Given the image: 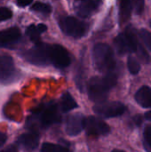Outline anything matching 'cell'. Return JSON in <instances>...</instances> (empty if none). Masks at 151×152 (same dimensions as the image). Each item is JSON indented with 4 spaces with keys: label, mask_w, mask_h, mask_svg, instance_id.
Returning <instances> with one entry per match:
<instances>
[{
    "label": "cell",
    "mask_w": 151,
    "mask_h": 152,
    "mask_svg": "<svg viewBox=\"0 0 151 152\" xmlns=\"http://www.w3.org/2000/svg\"><path fill=\"white\" fill-rule=\"evenodd\" d=\"M59 26L61 31L68 37L81 38L86 35L89 25L72 16H62L59 20Z\"/></svg>",
    "instance_id": "obj_4"
},
{
    "label": "cell",
    "mask_w": 151,
    "mask_h": 152,
    "mask_svg": "<svg viewBox=\"0 0 151 152\" xmlns=\"http://www.w3.org/2000/svg\"><path fill=\"white\" fill-rule=\"evenodd\" d=\"M12 17V12L10 8L2 6L0 7V22L10 20Z\"/></svg>",
    "instance_id": "obj_24"
},
{
    "label": "cell",
    "mask_w": 151,
    "mask_h": 152,
    "mask_svg": "<svg viewBox=\"0 0 151 152\" xmlns=\"http://www.w3.org/2000/svg\"><path fill=\"white\" fill-rule=\"evenodd\" d=\"M117 83V75L114 72L105 74L103 77H93L87 84V93L89 99L97 104L104 102L109 91L116 86Z\"/></svg>",
    "instance_id": "obj_1"
},
{
    "label": "cell",
    "mask_w": 151,
    "mask_h": 152,
    "mask_svg": "<svg viewBox=\"0 0 151 152\" xmlns=\"http://www.w3.org/2000/svg\"><path fill=\"white\" fill-rule=\"evenodd\" d=\"M144 135V141L146 144V149L151 150V126H147L143 132Z\"/></svg>",
    "instance_id": "obj_25"
},
{
    "label": "cell",
    "mask_w": 151,
    "mask_h": 152,
    "mask_svg": "<svg viewBox=\"0 0 151 152\" xmlns=\"http://www.w3.org/2000/svg\"><path fill=\"white\" fill-rule=\"evenodd\" d=\"M21 57L32 65L48 66L50 65L49 44L42 42L35 45L32 48L22 52Z\"/></svg>",
    "instance_id": "obj_5"
},
{
    "label": "cell",
    "mask_w": 151,
    "mask_h": 152,
    "mask_svg": "<svg viewBox=\"0 0 151 152\" xmlns=\"http://www.w3.org/2000/svg\"><path fill=\"white\" fill-rule=\"evenodd\" d=\"M145 118L149 121H151V110L145 113Z\"/></svg>",
    "instance_id": "obj_31"
},
{
    "label": "cell",
    "mask_w": 151,
    "mask_h": 152,
    "mask_svg": "<svg viewBox=\"0 0 151 152\" xmlns=\"http://www.w3.org/2000/svg\"><path fill=\"white\" fill-rule=\"evenodd\" d=\"M126 110V107L120 102H104L93 107L95 114L105 118H117L122 116Z\"/></svg>",
    "instance_id": "obj_8"
},
{
    "label": "cell",
    "mask_w": 151,
    "mask_h": 152,
    "mask_svg": "<svg viewBox=\"0 0 151 152\" xmlns=\"http://www.w3.org/2000/svg\"><path fill=\"white\" fill-rule=\"evenodd\" d=\"M6 140H7V135L4 133L0 132V148L5 143Z\"/></svg>",
    "instance_id": "obj_30"
},
{
    "label": "cell",
    "mask_w": 151,
    "mask_h": 152,
    "mask_svg": "<svg viewBox=\"0 0 151 152\" xmlns=\"http://www.w3.org/2000/svg\"><path fill=\"white\" fill-rule=\"evenodd\" d=\"M21 39V32L17 27L0 30V48H14Z\"/></svg>",
    "instance_id": "obj_11"
},
{
    "label": "cell",
    "mask_w": 151,
    "mask_h": 152,
    "mask_svg": "<svg viewBox=\"0 0 151 152\" xmlns=\"http://www.w3.org/2000/svg\"><path fill=\"white\" fill-rule=\"evenodd\" d=\"M85 68L82 62H78L77 67L76 69V76H75V80L77 86L78 90H80L81 93H84L85 91Z\"/></svg>",
    "instance_id": "obj_19"
},
{
    "label": "cell",
    "mask_w": 151,
    "mask_h": 152,
    "mask_svg": "<svg viewBox=\"0 0 151 152\" xmlns=\"http://www.w3.org/2000/svg\"><path fill=\"white\" fill-rule=\"evenodd\" d=\"M35 115L42 128H48L49 126L59 123L61 120L58 107L54 103H50L47 106H44L40 110L36 112Z\"/></svg>",
    "instance_id": "obj_7"
},
{
    "label": "cell",
    "mask_w": 151,
    "mask_h": 152,
    "mask_svg": "<svg viewBox=\"0 0 151 152\" xmlns=\"http://www.w3.org/2000/svg\"><path fill=\"white\" fill-rule=\"evenodd\" d=\"M127 67L131 74L133 75H137L140 70H141V64L139 61L134 57L130 55L127 60Z\"/></svg>",
    "instance_id": "obj_22"
},
{
    "label": "cell",
    "mask_w": 151,
    "mask_h": 152,
    "mask_svg": "<svg viewBox=\"0 0 151 152\" xmlns=\"http://www.w3.org/2000/svg\"><path fill=\"white\" fill-rule=\"evenodd\" d=\"M150 26H151V21H150Z\"/></svg>",
    "instance_id": "obj_33"
},
{
    "label": "cell",
    "mask_w": 151,
    "mask_h": 152,
    "mask_svg": "<svg viewBox=\"0 0 151 152\" xmlns=\"http://www.w3.org/2000/svg\"><path fill=\"white\" fill-rule=\"evenodd\" d=\"M78 107L77 103L69 93H64L61 98V108L63 112H69Z\"/></svg>",
    "instance_id": "obj_18"
},
{
    "label": "cell",
    "mask_w": 151,
    "mask_h": 152,
    "mask_svg": "<svg viewBox=\"0 0 151 152\" xmlns=\"http://www.w3.org/2000/svg\"><path fill=\"white\" fill-rule=\"evenodd\" d=\"M17 143L28 151H34L39 144V134L36 132L20 134L17 139Z\"/></svg>",
    "instance_id": "obj_14"
},
{
    "label": "cell",
    "mask_w": 151,
    "mask_h": 152,
    "mask_svg": "<svg viewBox=\"0 0 151 152\" xmlns=\"http://www.w3.org/2000/svg\"><path fill=\"white\" fill-rule=\"evenodd\" d=\"M31 3H32V1H31V0H27V1L20 0V1H17V2H16L17 5H18V6H20V7H26V6L29 5Z\"/></svg>",
    "instance_id": "obj_29"
},
{
    "label": "cell",
    "mask_w": 151,
    "mask_h": 152,
    "mask_svg": "<svg viewBox=\"0 0 151 152\" xmlns=\"http://www.w3.org/2000/svg\"><path fill=\"white\" fill-rule=\"evenodd\" d=\"M41 152H72L69 148L60 145L54 144L51 142H44L41 147Z\"/></svg>",
    "instance_id": "obj_20"
},
{
    "label": "cell",
    "mask_w": 151,
    "mask_h": 152,
    "mask_svg": "<svg viewBox=\"0 0 151 152\" xmlns=\"http://www.w3.org/2000/svg\"><path fill=\"white\" fill-rule=\"evenodd\" d=\"M50 64L57 69H65L71 63L70 54L68 50L60 45H49Z\"/></svg>",
    "instance_id": "obj_9"
},
{
    "label": "cell",
    "mask_w": 151,
    "mask_h": 152,
    "mask_svg": "<svg viewBox=\"0 0 151 152\" xmlns=\"http://www.w3.org/2000/svg\"><path fill=\"white\" fill-rule=\"evenodd\" d=\"M133 122L135 124V126H140L142 125V116H141V115H136V116H134L133 118Z\"/></svg>",
    "instance_id": "obj_28"
},
{
    "label": "cell",
    "mask_w": 151,
    "mask_h": 152,
    "mask_svg": "<svg viewBox=\"0 0 151 152\" xmlns=\"http://www.w3.org/2000/svg\"><path fill=\"white\" fill-rule=\"evenodd\" d=\"M85 118L82 114L75 113L71 114L67 118L65 130L69 136L78 135L84 129V121Z\"/></svg>",
    "instance_id": "obj_13"
},
{
    "label": "cell",
    "mask_w": 151,
    "mask_h": 152,
    "mask_svg": "<svg viewBox=\"0 0 151 152\" xmlns=\"http://www.w3.org/2000/svg\"><path fill=\"white\" fill-rule=\"evenodd\" d=\"M102 2L99 0H85L79 1L75 4V10L77 15L82 18H87L95 13Z\"/></svg>",
    "instance_id": "obj_12"
},
{
    "label": "cell",
    "mask_w": 151,
    "mask_h": 152,
    "mask_svg": "<svg viewBox=\"0 0 151 152\" xmlns=\"http://www.w3.org/2000/svg\"><path fill=\"white\" fill-rule=\"evenodd\" d=\"M20 77V71L16 69L13 60L10 55L0 54V83L11 84Z\"/></svg>",
    "instance_id": "obj_6"
},
{
    "label": "cell",
    "mask_w": 151,
    "mask_h": 152,
    "mask_svg": "<svg viewBox=\"0 0 151 152\" xmlns=\"http://www.w3.org/2000/svg\"><path fill=\"white\" fill-rule=\"evenodd\" d=\"M93 61L97 70L102 73L114 72L116 60L112 48L104 43H98L93 48Z\"/></svg>",
    "instance_id": "obj_2"
},
{
    "label": "cell",
    "mask_w": 151,
    "mask_h": 152,
    "mask_svg": "<svg viewBox=\"0 0 151 152\" xmlns=\"http://www.w3.org/2000/svg\"><path fill=\"white\" fill-rule=\"evenodd\" d=\"M46 30H47V27L45 24H43V23H40L37 25L31 24L26 28V35L35 45H39L42 43L40 35L45 32Z\"/></svg>",
    "instance_id": "obj_15"
},
{
    "label": "cell",
    "mask_w": 151,
    "mask_h": 152,
    "mask_svg": "<svg viewBox=\"0 0 151 152\" xmlns=\"http://www.w3.org/2000/svg\"><path fill=\"white\" fill-rule=\"evenodd\" d=\"M144 9V1L136 0L134 1V12L137 14H141Z\"/></svg>",
    "instance_id": "obj_26"
},
{
    "label": "cell",
    "mask_w": 151,
    "mask_h": 152,
    "mask_svg": "<svg viewBox=\"0 0 151 152\" xmlns=\"http://www.w3.org/2000/svg\"><path fill=\"white\" fill-rule=\"evenodd\" d=\"M0 152H19V151L16 144H11L8 147L4 148V150L0 151Z\"/></svg>",
    "instance_id": "obj_27"
},
{
    "label": "cell",
    "mask_w": 151,
    "mask_h": 152,
    "mask_svg": "<svg viewBox=\"0 0 151 152\" xmlns=\"http://www.w3.org/2000/svg\"><path fill=\"white\" fill-rule=\"evenodd\" d=\"M135 101L142 108H151V88L144 86L141 87L135 94Z\"/></svg>",
    "instance_id": "obj_16"
},
{
    "label": "cell",
    "mask_w": 151,
    "mask_h": 152,
    "mask_svg": "<svg viewBox=\"0 0 151 152\" xmlns=\"http://www.w3.org/2000/svg\"><path fill=\"white\" fill-rule=\"evenodd\" d=\"M32 11L40 12L42 14H49L52 12V6L49 4L43 3V2H36L30 8Z\"/></svg>",
    "instance_id": "obj_21"
},
{
    "label": "cell",
    "mask_w": 151,
    "mask_h": 152,
    "mask_svg": "<svg viewBox=\"0 0 151 152\" xmlns=\"http://www.w3.org/2000/svg\"><path fill=\"white\" fill-rule=\"evenodd\" d=\"M134 11V1H122L119 6V21L121 24L125 23Z\"/></svg>",
    "instance_id": "obj_17"
},
{
    "label": "cell",
    "mask_w": 151,
    "mask_h": 152,
    "mask_svg": "<svg viewBox=\"0 0 151 152\" xmlns=\"http://www.w3.org/2000/svg\"><path fill=\"white\" fill-rule=\"evenodd\" d=\"M111 152H125V151H122V150H113Z\"/></svg>",
    "instance_id": "obj_32"
},
{
    "label": "cell",
    "mask_w": 151,
    "mask_h": 152,
    "mask_svg": "<svg viewBox=\"0 0 151 152\" xmlns=\"http://www.w3.org/2000/svg\"><path fill=\"white\" fill-rule=\"evenodd\" d=\"M140 37L142 38V40L143 41L144 45H146V47L150 50L151 53V33L150 31L146 30V29H142L140 31Z\"/></svg>",
    "instance_id": "obj_23"
},
{
    "label": "cell",
    "mask_w": 151,
    "mask_h": 152,
    "mask_svg": "<svg viewBox=\"0 0 151 152\" xmlns=\"http://www.w3.org/2000/svg\"><path fill=\"white\" fill-rule=\"evenodd\" d=\"M138 37L133 28L128 27L114 39L115 47L119 54L136 53L139 49Z\"/></svg>",
    "instance_id": "obj_3"
},
{
    "label": "cell",
    "mask_w": 151,
    "mask_h": 152,
    "mask_svg": "<svg viewBox=\"0 0 151 152\" xmlns=\"http://www.w3.org/2000/svg\"><path fill=\"white\" fill-rule=\"evenodd\" d=\"M84 129L88 136L107 135L110 132V127L107 123L93 116L85 118Z\"/></svg>",
    "instance_id": "obj_10"
}]
</instances>
